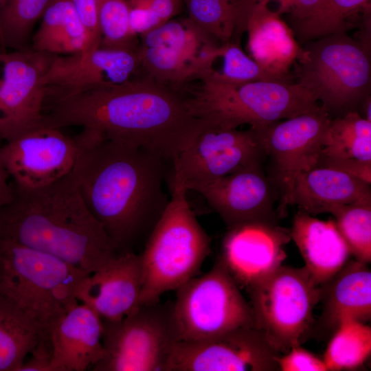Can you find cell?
<instances>
[{"label": "cell", "mask_w": 371, "mask_h": 371, "mask_svg": "<svg viewBox=\"0 0 371 371\" xmlns=\"http://www.w3.org/2000/svg\"><path fill=\"white\" fill-rule=\"evenodd\" d=\"M280 371H328L322 358L302 348L292 347L276 359Z\"/></svg>", "instance_id": "e575fe53"}, {"label": "cell", "mask_w": 371, "mask_h": 371, "mask_svg": "<svg viewBox=\"0 0 371 371\" xmlns=\"http://www.w3.org/2000/svg\"><path fill=\"white\" fill-rule=\"evenodd\" d=\"M71 172L87 207L119 254L151 232L170 196L168 161L145 148L81 131Z\"/></svg>", "instance_id": "7a4b0ae2"}, {"label": "cell", "mask_w": 371, "mask_h": 371, "mask_svg": "<svg viewBox=\"0 0 371 371\" xmlns=\"http://www.w3.org/2000/svg\"><path fill=\"white\" fill-rule=\"evenodd\" d=\"M175 291L172 319L177 341H199L255 326L249 303L219 258L210 271Z\"/></svg>", "instance_id": "ba28073f"}, {"label": "cell", "mask_w": 371, "mask_h": 371, "mask_svg": "<svg viewBox=\"0 0 371 371\" xmlns=\"http://www.w3.org/2000/svg\"><path fill=\"white\" fill-rule=\"evenodd\" d=\"M182 1L183 0H128V3L146 7L161 25L180 12Z\"/></svg>", "instance_id": "f35d334b"}, {"label": "cell", "mask_w": 371, "mask_h": 371, "mask_svg": "<svg viewBox=\"0 0 371 371\" xmlns=\"http://www.w3.org/2000/svg\"><path fill=\"white\" fill-rule=\"evenodd\" d=\"M221 58H223L221 69H211L199 80L208 79L230 84L256 81L287 82L264 69L244 52L240 44L232 42L225 43Z\"/></svg>", "instance_id": "836d02e7"}, {"label": "cell", "mask_w": 371, "mask_h": 371, "mask_svg": "<svg viewBox=\"0 0 371 371\" xmlns=\"http://www.w3.org/2000/svg\"><path fill=\"white\" fill-rule=\"evenodd\" d=\"M129 12L127 0H98L100 47L128 50L138 49L137 36L130 28Z\"/></svg>", "instance_id": "d6a6232c"}, {"label": "cell", "mask_w": 371, "mask_h": 371, "mask_svg": "<svg viewBox=\"0 0 371 371\" xmlns=\"http://www.w3.org/2000/svg\"><path fill=\"white\" fill-rule=\"evenodd\" d=\"M55 54L31 47L0 53V139L43 126L45 76Z\"/></svg>", "instance_id": "7c38bea8"}, {"label": "cell", "mask_w": 371, "mask_h": 371, "mask_svg": "<svg viewBox=\"0 0 371 371\" xmlns=\"http://www.w3.org/2000/svg\"><path fill=\"white\" fill-rule=\"evenodd\" d=\"M289 233L305 262L304 267L319 286L328 282L349 260L350 248L335 219L322 221L299 207Z\"/></svg>", "instance_id": "7402d4cb"}, {"label": "cell", "mask_w": 371, "mask_h": 371, "mask_svg": "<svg viewBox=\"0 0 371 371\" xmlns=\"http://www.w3.org/2000/svg\"><path fill=\"white\" fill-rule=\"evenodd\" d=\"M168 203L139 254V305L159 302L165 293L196 276L210 252L211 239L196 219L183 181L171 175Z\"/></svg>", "instance_id": "5b68a950"}, {"label": "cell", "mask_w": 371, "mask_h": 371, "mask_svg": "<svg viewBox=\"0 0 371 371\" xmlns=\"http://www.w3.org/2000/svg\"><path fill=\"white\" fill-rule=\"evenodd\" d=\"M0 239L49 254L89 273L119 254L87 207L71 171L41 188L14 184L12 199L0 210Z\"/></svg>", "instance_id": "3957f363"}, {"label": "cell", "mask_w": 371, "mask_h": 371, "mask_svg": "<svg viewBox=\"0 0 371 371\" xmlns=\"http://www.w3.org/2000/svg\"><path fill=\"white\" fill-rule=\"evenodd\" d=\"M19 371H51V341L42 340L30 353Z\"/></svg>", "instance_id": "74e56055"}, {"label": "cell", "mask_w": 371, "mask_h": 371, "mask_svg": "<svg viewBox=\"0 0 371 371\" xmlns=\"http://www.w3.org/2000/svg\"><path fill=\"white\" fill-rule=\"evenodd\" d=\"M102 320L79 303L67 311L51 335V371H84L104 356Z\"/></svg>", "instance_id": "44dd1931"}, {"label": "cell", "mask_w": 371, "mask_h": 371, "mask_svg": "<svg viewBox=\"0 0 371 371\" xmlns=\"http://www.w3.org/2000/svg\"><path fill=\"white\" fill-rule=\"evenodd\" d=\"M291 240L289 230L277 222L240 223L228 228L218 258L238 286L247 290L282 265Z\"/></svg>", "instance_id": "e0dca14e"}, {"label": "cell", "mask_w": 371, "mask_h": 371, "mask_svg": "<svg viewBox=\"0 0 371 371\" xmlns=\"http://www.w3.org/2000/svg\"><path fill=\"white\" fill-rule=\"evenodd\" d=\"M254 3H268L271 0H252ZM279 3L278 12L290 14L289 26L306 19L312 14L322 3L324 0H275Z\"/></svg>", "instance_id": "8d00e7d4"}, {"label": "cell", "mask_w": 371, "mask_h": 371, "mask_svg": "<svg viewBox=\"0 0 371 371\" xmlns=\"http://www.w3.org/2000/svg\"><path fill=\"white\" fill-rule=\"evenodd\" d=\"M7 0H0V10L1 9V8L5 5V3H6ZM1 50L0 49V53H1Z\"/></svg>", "instance_id": "b9f144b4"}, {"label": "cell", "mask_w": 371, "mask_h": 371, "mask_svg": "<svg viewBox=\"0 0 371 371\" xmlns=\"http://www.w3.org/2000/svg\"><path fill=\"white\" fill-rule=\"evenodd\" d=\"M370 8V0H324L309 16L289 26L300 45L353 27L357 14Z\"/></svg>", "instance_id": "83f0119b"}, {"label": "cell", "mask_w": 371, "mask_h": 371, "mask_svg": "<svg viewBox=\"0 0 371 371\" xmlns=\"http://www.w3.org/2000/svg\"><path fill=\"white\" fill-rule=\"evenodd\" d=\"M89 35L90 49L100 46L101 34L98 24V0H71Z\"/></svg>", "instance_id": "d590c367"}, {"label": "cell", "mask_w": 371, "mask_h": 371, "mask_svg": "<svg viewBox=\"0 0 371 371\" xmlns=\"http://www.w3.org/2000/svg\"><path fill=\"white\" fill-rule=\"evenodd\" d=\"M370 354V326L346 320L331 335L322 359L328 371L354 370L363 365Z\"/></svg>", "instance_id": "f1b7e54d"}, {"label": "cell", "mask_w": 371, "mask_h": 371, "mask_svg": "<svg viewBox=\"0 0 371 371\" xmlns=\"http://www.w3.org/2000/svg\"><path fill=\"white\" fill-rule=\"evenodd\" d=\"M189 18L222 44H240L246 32L249 0H183Z\"/></svg>", "instance_id": "4316f807"}, {"label": "cell", "mask_w": 371, "mask_h": 371, "mask_svg": "<svg viewBox=\"0 0 371 371\" xmlns=\"http://www.w3.org/2000/svg\"><path fill=\"white\" fill-rule=\"evenodd\" d=\"M142 284L139 254L120 253L82 280L76 297L102 320L117 322L139 306Z\"/></svg>", "instance_id": "d6986e66"}, {"label": "cell", "mask_w": 371, "mask_h": 371, "mask_svg": "<svg viewBox=\"0 0 371 371\" xmlns=\"http://www.w3.org/2000/svg\"><path fill=\"white\" fill-rule=\"evenodd\" d=\"M348 32H337L302 46L291 71L331 118L360 109L371 93V53Z\"/></svg>", "instance_id": "52a82bcc"}, {"label": "cell", "mask_w": 371, "mask_h": 371, "mask_svg": "<svg viewBox=\"0 0 371 371\" xmlns=\"http://www.w3.org/2000/svg\"><path fill=\"white\" fill-rule=\"evenodd\" d=\"M89 273L58 258L0 239V306L43 339L79 304L76 294Z\"/></svg>", "instance_id": "277c9868"}, {"label": "cell", "mask_w": 371, "mask_h": 371, "mask_svg": "<svg viewBox=\"0 0 371 371\" xmlns=\"http://www.w3.org/2000/svg\"><path fill=\"white\" fill-rule=\"evenodd\" d=\"M31 48L55 55L90 49L89 35L71 0H52L32 38Z\"/></svg>", "instance_id": "484cf974"}, {"label": "cell", "mask_w": 371, "mask_h": 371, "mask_svg": "<svg viewBox=\"0 0 371 371\" xmlns=\"http://www.w3.org/2000/svg\"><path fill=\"white\" fill-rule=\"evenodd\" d=\"M360 109L361 110L363 117L369 122H371V95L368 96L362 102Z\"/></svg>", "instance_id": "60d3db41"}, {"label": "cell", "mask_w": 371, "mask_h": 371, "mask_svg": "<svg viewBox=\"0 0 371 371\" xmlns=\"http://www.w3.org/2000/svg\"><path fill=\"white\" fill-rule=\"evenodd\" d=\"M42 340L45 339L36 330L0 306V371H19Z\"/></svg>", "instance_id": "1f68e13d"}, {"label": "cell", "mask_w": 371, "mask_h": 371, "mask_svg": "<svg viewBox=\"0 0 371 371\" xmlns=\"http://www.w3.org/2000/svg\"><path fill=\"white\" fill-rule=\"evenodd\" d=\"M247 291L255 326L280 353L301 344L311 330L321 295L304 267L282 265Z\"/></svg>", "instance_id": "9c48e42d"}, {"label": "cell", "mask_w": 371, "mask_h": 371, "mask_svg": "<svg viewBox=\"0 0 371 371\" xmlns=\"http://www.w3.org/2000/svg\"><path fill=\"white\" fill-rule=\"evenodd\" d=\"M78 152L76 137L60 128L42 126L1 146L5 168L13 183L21 188L47 186L69 174Z\"/></svg>", "instance_id": "9a60e30c"}, {"label": "cell", "mask_w": 371, "mask_h": 371, "mask_svg": "<svg viewBox=\"0 0 371 371\" xmlns=\"http://www.w3.org/2000/svg\"><path fill=\"white\" fill-rule=\"evenodd\" d=\"M371 202L370 184L337 169L317 166L297 177L291 205L311 215L337 205Z\"/></svg>", "instance_id": "d4e9b609"}, {"label": "cell", "mask_w": 371, "mask_h": 371, "mask_svg": "<svg viewBox=\"0 0 371 371\" xmlns=\"http://www.w3.org/2000/svg\"><path fill=\"white\" fill-rule=\"evenodd\" d=\"M265 155L257 131L207 126L171 161L169 175L178 177L189 190L254 162Z\"/></svg>", "instance_id": "5bb4252c"}, {"label": "cell", "mask_w": 371, "mask_h": 371, "mask_svg": "<svg viewBox=\"0 0 371 371\" xmlns=\"http://www.w3.org/2000/svg\"><path fill=\"white\" fill-rule=\"evenodd\" d=\"M143 75L137 50L102 47L55 55L45 76V102Z\"/></svg>", "instance_id": "2e32d148"}, {"label": "cell", "mask_w": 371, "mask_h": 371, "mask_svg": "<svg viewBox=\"0 0 371 371\" xmlns=\"http://www.w3.org/2000/svg\"><path fill=\"white\" fill-rule=\"evenodd\" d=\"M328 213L333 215L337 227L355 260L371 262V202L339 205Z\"/></svg>", "instance_id": "4dcf8cb0"}, {"label": "cell", "mask_w": 371, "mask_h": 371, "mask_svg": "<svg viewBox=\"0 0 371 371\" xmlns=\"http://www.w3.org/2000/svg\"><path fill=\"white\" fill-rule=\"evenodd\" d=\"M219 214L227 227L251 221L277 222V196L261 161L213 181L192 186Z\"/></svg>", "instance_id": "ac0fdd59"}, {"label": "cell", "mask_w": 371, "mask_h": 371, "mask_svg": "<svg viewBox=\"0 0 371 371\" xmlns=\"http://www.w3.org/2000/svg\"><path fill=\"white\" fill-rule=\"evenodd\" d=\"M43 125L82 131L154 152L171 162L203 128L185 98L145 75L49 100Z\"/></svg>", "instance_id": "6da1fadb"}, {"label": "cell", "mask_w": 371, "mask_h": 371, "mask_svg": "<svg viewBox=\"0 0 371 371\" xmlns=\"http://www.w3.org/2000/svg\"><path fill=\"white\" fill-rule=\"evenodd\" d=\"M319 287L322 312L314 328L316 335L331 336L346 320H370L371 271L368 264L348 260Z\"/></svg>", "instance_id": "ffe728a7"}, {"label": "cell", "mask_w": 371, "mask_h": 371, "mask_svg": "<svg viewBox=\"0 0 371 371\" xmlns=\"http://www.w3.org/2000/svg\"><path fill=\"white\" fill-rule=\"evenodd\" d=\"M185 86L191 113L207 126L237 128L249 124L260 129L274 122L313 111L320 104L295 82L256 81L230 84L208 79Z\"/></svg>", "instance_id": "8992f818"}, {"label": "cell", "mask_w": 371, "mask_h": 371, "mask_svg": "<svg viewBox=\"0 0 371 371\" xmlns=\"http://www.w3.org/2000/svg\"><path fill=\"white\" fill-rule=\"evenodd\" d=\"M52 0H7L0 10V49L30 48L31 32Z\"/></svg>", "instance_id": "f546056e"}, {"label": "cell", "mask_w": 371, "mask_h": 371, "mask_svg": "<svg viewBox=\"0 0 371 371\" xmlns=\"http://www.w3.org/2000/svg\"><path fill=\"white\" fill-rule=\"evenodd\" d=\"M103 358L93 371H164L177 342L172 303L139 305L117 322L102 320Z\"/></svg>", "instance_id": "30bf717a"}, {"label": "cell", "mask_w": 371, "mask_h": 371, "mask_svg": "<svg viewBox=\"0 0 371 371\" xmlns=\"http://www.w3.org/2000/svg\"><path fill=\"white\" fill-rule=\"evenodd\" d=\"M246 32L249 56L267 71L291 82V71L301 51L291 27L263 2L252 3Z\"/></svg>", "instance_id": "603a6c76"}, {"label": "cell", "mask_w": 371, "mask_h": 371, "mask_svg": "<svg viewBox=\"0 0 371 371\" xmlns=\"http://www.w3.org/2000/svg\"><path fill=\"white\" fill-rule=\"evenodd\" d=\"M280 353L256 326L195 341H177L164 371H277Z\"/></svg>", "instance_id": "4fadbf2b"}, {"label": "cell", "mask_w": 371, "mask_h": 371, "mask_svg": "<svg viewBox=\"0 0 371 371\" xmlns=\"http://www.w3.org/2000/svg\"><path fill=\"white\" fill-rule=\"evenodd\" d=\"M331 117L320 105L316 109L255 129L265 155L275 166L278 189V217L291 205L297 177L318 164Z\"/></svg>", "instance_id": "8fae6325"}, {"label": "cell", "mask_w": 371, "mask_h": 371, "mask_svg": "<svg viewBox=\"0 0 371 371\" xmlns=\"http://www.w3.org/2000/svg\"><path fill=\"white\" fill-rule=\"evenodd\" d=\"M0 146V210L7 203H8L12 198L14 193L13 182L10 181V177L3 164Z\"/></svg>", "instance_id": "ab89813d"}, {"label": "cell", "mask_w": 371, "mask_h": 371, "mask_svg": "<svg viewBox=\"0 0 371 371\" xmlns=\"http://www.w3.org/2000/svg\"><path fill=\"white\" fill-rule=\"evenodd\" d=\"M317 166L343 171L371 183V122L359 112L331 118Z\"/></svg>", "instance_id": "cb8c5ba5"}]
</instances>
